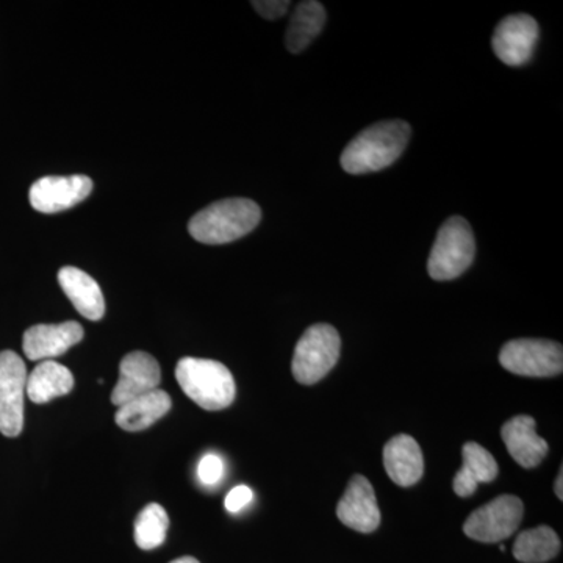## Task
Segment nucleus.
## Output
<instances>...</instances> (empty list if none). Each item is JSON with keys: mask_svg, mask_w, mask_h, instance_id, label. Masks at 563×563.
Returning a JSON list of instances; mask_svg holds the SVG:
<instances>
[{"mask_svg": "<svg viewBox=\"0 0 563 563\" xmlns=\"http://www.w3.org/2000/svg\"><path fill=\"white\" fill-rule=\"evenodd\" d=\"M410 132V125L401 120L377 122L365 129L343 151L344 172L361 176L388 168L406 151Z\"/></svg>", "mask_w": 563, "mask_h": 563, "instance_id": "obj_1", "label": "nucleus"}, {"mask_svg": "<svg viewBox=\"0 0 563 563\" xmlns=\"http://www.w3.org/2000/svg\"><path fill=\"white\" fill-rule=\"evenodd\" d=\"M261 220V207L251 199H222L196 213L188 224V231L196 242L225 244L246 236Z\"/></svg>", "mask_w": 563, "mask_h": 563, "instance_id": "obj_2", "label": "nucleus"}, {"mask_svg": "<svg viewBox=\"0 0 563 563\" xmlns=\"http://www.w3.org/2000/svg\"><path fill=\"white\" fill-rule=\"evenodd\" d=\"M181 390L203 410L228 409L235 399V379L228 366L209 358L184 357L176 366Z\"/></svg>", "mask_w": 563, "mask_h": 563, "instance_id": "obj_3", "label": "nucleus"}, {"mask_svg": "<svg viewBox=\"0 0 563 563\" xmlns=\"http://www.w3.org/2000/svg\"><path fill=\"white\" fill-rule=\"evenodd\" d=\"M476 255V242L468 222L462 217L444 221L429 255L428 273L433 280H453L470 268Z\"/></svg>", "mask_w": 563, "mask_h": 563, "instance_id": "obj_4", "label": "nucleus"}, {"mask_svg": "<svg viewBox=\"0 0 563 563\" xmlns=\"http://www.w3.org/2000/svg\"><path fill=\"white\" fill-rule=\"evenodd\" d=\"M342 351L340 333L331 324H314L307 329L296 344L291 372L302 385H313L324 379L336 365Z\"/></svg>", "mask_w": 563, "mask_h": 563, "instance_id": "obj_5", "label": "nucleus"}, {"mask_svg": "<svg viewBox=\"0 0 563 563\" xmlns=\"http://www.w3.org/2000/svg\"><path fill=\"white\" fill-rule=\"evenodd\" d=\"M499 362L504 369L517 376L554 377L562 374L563 350L550 340H514L504 344Z\"/></svg>", "mask_w": 563, "mask_h": 563, "instance_id": "obj_6", "label": "nucleus"}, {"mask_svg": "<svg viewBox=\"0 0 563 563\" xmlns=\"http://www.w3.org/2000/svg\"><path fill=\"white\" fill-rule=\"evenodd\" d=\"M525 506L514 495H501L470 515L463 532L483 543H498L509 539L520 528Z\"/></svg>", "mask_w": 563, "mask_h": 563, "instance_id": "obj_7", "label": "nucleus"}, {"mask_svg": "<svg viewBox=\"0 0 563 563\" xmlns=\"http://www.w3.org/2000/svg\"><path fill=\"white\" fill-rule=\"evenodd\" d=\"M27 377L25 363L16 352H0V433L10 439L24 429Z\"/></svg>", "mask_w": 563, "mask_h": 563, "instance_id": "obj_8", "label": "nucleus"}, {"mask_svg": "<svg viewBox=\"0 0 563 563\" xmlns=\"http://www.w3.org/2000/svg\"><path fill=\"white\" fill-rule=\"evenodd\" d=\"M539 35V24L532 16L512 14L504 18L493 33V51L506 65L523 66L531 60Z\"/></svg>", "mask_w": 563, "mask_h": 563, "instance_id": "obj_9", "label": "nucleus"}, {"mask_svg": "<svg viewBox=\"0 0 563 563\" xmlns=\"http://www.w3.org/2000/svg\"><path fill=\"white\" fill-rule=\"evenodd\" d=\"M92 191L87 176H47L32 185L29 199L41 213H58L85 201Z\"/></svg>", "mask_w": 563, "mask_h": 563, "instance_id": "obj_10", "label": "nucleus"}, {"mask_svg": "<svg viewBox=\"0 0 563 563\" xmlns=\"http://www.w3.org/2000/svg\"><path fill=\"white\" fill-rule=\"evenodd\" d=\"M162 372L158 362L147 352L135 351L125 355L120 365V380L111 393V402L117 407L157 390Z\"/></svg>", "mask_w": 563, "mask_h": 563, "instance_id": "obj_11", "label": "nucleus"}, {"mask_svg": "<svg viewBox=\"0 0 563 563\" xmlns=\"http://www.w3.org/2000/svg\"><path fill=\"white\" fill-rule=\"evenodd\" d=\"M84 339V328L76 321L62 324H36L24 333L25 357L32 362L52 361L60 357Z\"/></svg>", "mask_w": 563, "mask_h": 563, "instance_id": "obj_12", "label": "nucleus"}, {"mask_svg": "<svg viewBox=\"0 0 563 563\" xmlns=\"http://www.w3.org/2000/svg\"><path fill=\"white\" fill-rule=\"evenodd\" d=\"M336 517L347 528L362 533L376 531L380 525V510L376 493L365 476L352 477L342 501L336 506Z\"/></svg>", "mask_w": 563, "mask_h": 563, "instance_id": "obj_13", "label": "nucleus"}, {"mask_svg": "<svg viewBox=\"0 0 563 563\" xmlns=\"http://www.w3.org/2000/svg\"><path fill=\"white\" fill-rule=\"evenodd\" d=\"M503 442L514 461L523 468H536L548 454V443L536 432V420L518 415L503 426Z\"/></svg>", "mask_w": 563, "mask_h": 563, "instance_id": "obj_14", "label": "nucleus"}, {"mask_svg": "<svg viewBox=\"0 0 563 563\" xmlns=\"http://www.w3.org/2000/svg\"><path fill=\"white\" fill-rule=\"evenodd\" d=\"M384 465L393 483L399 487H412L424 473L420 444L407 433L393 437L384 448Z\"/></svg>", "mask_w": 563, "mask_h": 563, "instance_id": "obj_15", "label": "nucleus"}, {"mask_svg": "<svg viewBox=\"0 0 563 563\" xmlns=\"http://www.w3.org/2000/svg\"><path fill=\"white\" fill-rule=\"evenodd\" d=\"M58 284L81 317L99 321L106 314L103 292L90 274L74 266H65L58 272Z\"/></svg>", "mask_w": 563, "mask_h": 563, "instance_id": "obj_16", "label": "nucleus"}, {"mask_svg": "<svg viewBox=\"0 0 563 563\" xmlns=\"http://www.w3.org/2000/svg\"><path fill=\"white\" fill-rule=\"evenodd\" d=\"M173 402L168 393L157 390L141 395L139 398L122 404L118 407L114 421L121 429L128 432H140L151 428L154 422L161 420L172 409Z\"/></svg>", "mask_w": 563, "mask_h": 563, "instance_id": "obj_17", "label": "nucleus"}, {"mask_svg": "<svg viewBox=\"0 0 563 563\" xmlns=\"http://www.w3.org/2000/svg\"><path fill=\"white\" fill-rule=\"evenodd\" d=\"M463 465L455 474L453 488L455 495L468 498L477 490V485L488 484L498 476V463L481 444L465 443L462 450Z\"/></svg>", "mask_w": 563, "mask_h": 563, "instance_id": "obj_18", "label": "nucleus"}, {"mask_svg": "<svg viewBox=\"0 0 563 563\" xmlns=\"http://www.w3.org/2000/svg\"><path fill=\"white\" fill-rule=\"evenodd\" d=\"M73 388L74 376L66 366L55 361H44L29 374L25 395L32 402L46 404L68 395Z\"/></svg>", "mask_w": 563, "mask_h": 563, "instance_id": "obj_19", "label": "nucleus"}, {"mask_svg": "<svg viewBox=\"0 0 563 563\" xmlns=\"http://www.w3.org/2000/svg\"><path fill=\"white\" fill-rule=\"evenodd\" d=\"M325 10L320 2L307 0L299 3L288 24L285 44L291 54H301L320 35L325 24Z\"/></svg>", "mask_w": 563, "mask_h": 563, "instance_id": "obj_20", "label": "nucleus"}, {"mask_svg": "<svg viewBox=\"0 0 563 563\" xmlns=\"http://www.w3.org/2000/svg\"><path fill=\"white\" fill-rule=\"evenodd\" d=\"M561 553V539L548 526L528 529L517 537L514 555L518 562L544 563Z\"/></svg>", "mask_w": 563, "mask_h": 563, "instance_id": "obj_21", "label": "nucleus"}, {"mask_svg": "<svg viewBox=\"0 0 563 563\" xmlns=\"http://www.w3.org/2000/svg\"><path fill=\"white\" fill-rule=\"evenodd\" d=\"M169 517L161 504H147L135 520V542L144 551L162 547L168 533Z\"/></svg>", "mask_w": 563, "mask_h": 563, "instance_id": "obj_22", "label": "nucleus"}, {"mask_svg": "<svg viewBox=\"0 0 563 563\" xmlns=\"http://www.w3.org/2000/svg\"><path fill=\"white\" fill-rule=\"evenodd\" d=\"M224 474V463L217 454L203 455L198 465V476L202 484L214 485L220 483Z\"/></svg>", "mask_w": 563, "mask_h": 563, "instance_id": "obj_23", "label": "nucleus"}, {"mask_svg": "<svg viewBox=\"0 0 563 563\" xmlns=\"http://www.w3.org/2000/svg\"><path fill=\"white\" fill-rule=\"evenodd\" d=\"M291 3L288 0H257L252 2L254 10L261 14L262 18L269 21L279 20L290 9Z\"/></svg>", "mask_w": 563, "mask_h": 563, "instance_id": "obj_24", "label": "nucleus"}, {"mask_svg": "<svg viewBox=\"0 0 563 563\" xmlns=\"http://www.w3.org/2000/svg\"><path fill=\"white\" fill-rule=\"evenodd\" d=\"M252 498H254V493H252L251 488L246 487V485H239V487L232 488L229 495L225 496V509L231 514L240 512L252 501Z\"/></svg>", "mask_w": 563, "mask_h": 563, "instance_id": "obj_25", "label": "nucleus"}, {"mask_svg": "<svg viewBox=\"0 0 563 563\" xmlns=\"http://www.w3.org/2000/svg\"><path fill=\"white\" fill-rule=\"evenodd\" d=\"M563 470L561 468V473H559V476H558V479H555V485H554V492H555V495H558V498L563 499V492H562V484H563Z\"/></svg>", "mask_w": 563, "mask_h": 563, "instance_id": "obj_26", "label": "nucleus"}, {"mask_svg": "<svg viewBox=\"0 0 563 563\" xmlns=\"http://www.w3.org/2000/svg\"><path fill=\"white\" fill-rule=\"evenodd\" d=\"M172 563H201L198 561V559L190 558V555H185V558L176 559V561H173Z\"/></svg>", "mask_w": 563, "mask_h": 563, "instance_id": "obj_27", "label": "nucleus"}]
</instances>
